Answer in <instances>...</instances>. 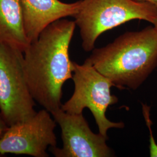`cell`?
Segmentation results:
<instances>
[{
	"mask_svg": "<svg viewBox=\"0 0 157 157\" xmlns=\"http://www.w3.org/2000/svg\"><path fill=\"white\" fill-rule=\"evenodd\" d=\"M73 17L79 29L82 47L90 52L96 40L105 32L133 20L151 23L157 17V7L135 0H80L78 12Z\"/></svg>",
	"mask_w": 157,
	"mask_h": 157,
	"instance_id": "3957f363",
	"label": "cell"
},
{
	"mask_svg": "<svg viewBox=\"0 0 157 157\" xmlns=\"http://www.w3.org/2000/svg\"><path fill=\"white\" fill-rule=\"evenodd\" d=\"M7 128L8 127L6 126V124L3 121L2 119L1 118V116L0 115V137L4 133Z\"/></svg>",
	"mask_w": 157,
	"mask_h": 157,
	"instance_id": "30bf717a",
	"label": "cell"
},
{
	"mask_svg": "<svg viewBox=\"0 0 157 157\" xmlns=\"http://www.w3.org/2000/svg\"><path fill=\"white\" fill-rule=\"evenodd\" d=\"M61 130L62 148L50 147L56 157H109L115 154L106 143L108 137L94 133L82 113H70L61 108L51 113Z\"/></svg>",
	"mask_w": 157,
	"mask_h": 157,
	"instance_id": "52a82bcc",
	"label": "cell"
},
{
	"mask_svg": "<svg viewBox=\"0 0 157 157\" xmlns=\"http://www.w3.org/2000/svg\"><path fill=\"white\" fill-rule=\"evenodd\" d=\"M21 2L30 43L37 39L51 23L62 18L74 17L80 6V0L72 3L60 0H21Z\"/></svg>",
	"mask_w": 157,
	"mask_h": 157,
	"instance_id": "ba28073f",
	"label": "cell"
},
{
	"mask_svg": "<svg viewBox=\"0 0 157 157\" xmlns=\"http://www.w3.org/2000/svg\"><path fill=\"white\" fill-rule=\"evenodd\" d=\"M84 62L119 89L137 90L157 67V30L148 26L125 32L107 45L94 48Z\"/></svg>",
	"mask_w": 157,
	"mask_h": 157,
	"instance_id": "7a4b0ae2",
	"label": "cell"
},
{
	"mask_svg": "<svg viewBox=\"0 0 157 157\" xmlns=\"http://www.w3.org/2000/svg\"><path fill=\"white\" fill-rule=\"evenodd\" d=\"M73 65L74 91L71 97L62 104V110L70 113H82L84 108L89 109L99 133L107 137L109 129L124 128V122L110 121L105 115L108 108L118 102V97L111 93L114 84L88 63L79 65L73 61Z\"/></svg>",
	"mask_w": 157,
	"mask_h": 157,
	"instance_id": "277c9868",
	"label": "cell"
},
{
	"mask_svg": "<svg viewBox=\"0 0 157 157\" xmlns=\"http://www.w3.org/2000/svg\"><path fill=\"white\" fill-rule=\"evenodd\" d=\"M135 1H138V2H148V3H150L154 6H156L157 7V0H135Z\"/></svg>",
	"mask_w": 157,
	"mask_h": 157,
	"instance_id": "8fae6325",
	"label": "cell"
},
{
	"mask_svg": "<svg viewBox=\"0 0 157 157\" xmlns=\"http://www.w3.org/2000/svg\"><path fill=\"white\" fill-rule=\"evenodd\" d=\"M151 23L152 24V25H153L157 30V17H156V18L152 21V22Z\"/></svg>",
	"mask_w": 157,
	"mask_h": 157,
	"instance_id": "7c38bea8",
	"label": "cell"
},
{
	"mask_svg": "<svg viewBox=\"0 0 157 157\" xmlns=\"http://www.w3.org/2000/svg\"><path fill=\"white\" fill-rule=\"evenodd\" d=\"M0 43L23 52L30 44L21 0H0Z\"/></svg>",
	"mask_w": 157,
	"mask_h": 157,
	"instance_id": "9c48e42d",
	"label": "cell"
},
{
	"mask_svg": "<svg viewBox=\"0 0 157 157\" xmlns=\"http://www.w3.org/2000/svg\"><path fill=\"white\" fill-rule=\"evenodd\" d=\"M62 18L47 26L23 52V67L34 100L52 113L61 108L62 87L73 77L69 48L76 28Z\"/></svg>",
	"mask_w": 157,
	"mask_h": 157,
	"instance_id": "6da1fadb",
	"label": "cell"
},
{
	"mask_svg": "<svg viewBox=\"0 0 157 157\" xmlns=\"http://www.w3.org/2000/svg\"><path fill=\"white\" fill-rule=\"evenodd\" d=\"M42 109L32 118L8 127L0 137V155L12 154L48 157V148L56 147V122Z\"/></svg>",
	"mask_w": 157,
	"mask_h": 157,
	"instance_id": "8992f818",
	"label": "cell"
},
{
	"mask_svg": "<svg viewBox=\"0 0 157 157\" xmlns=\"http://www.w3.org/2000/svg\"><path fill=\"white\" fill-rule=\"evenodd\" d=\"M23 67V52L0 43V115L8 128L36 113Z\"/></svg>",
	"mask_w": 157,
	"mask_h": 157,
	"instance_id": "5b68a950",
	"label": "cell"
}]
</instances>
